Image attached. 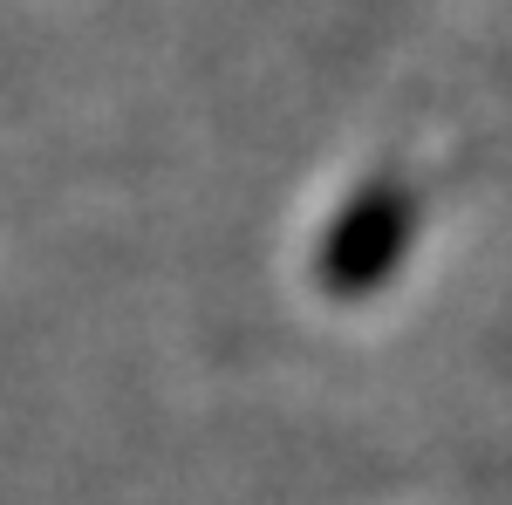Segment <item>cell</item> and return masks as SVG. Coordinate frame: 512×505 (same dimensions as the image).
Masks as SVG:
<instances>
[{"label":"cell","mask_w":512,"mask_h":505,"mask_svg":"<svg viewBox=\"0 0 512 505\" xmlns=\"http://www.w3.org/2000/svg\"><path fill=\"white\" fill-rule=\"evenodd\" d=\"M410 233H417V205H410V192H403L396 178L369 185V192H355L349 212L335 219L328 246H321V260H315V267H321V287H328V294H342V301L376 294V287L396 273V260H403Z\"/></svg>","instance_id":"6da1fadb"}]
</instances>
